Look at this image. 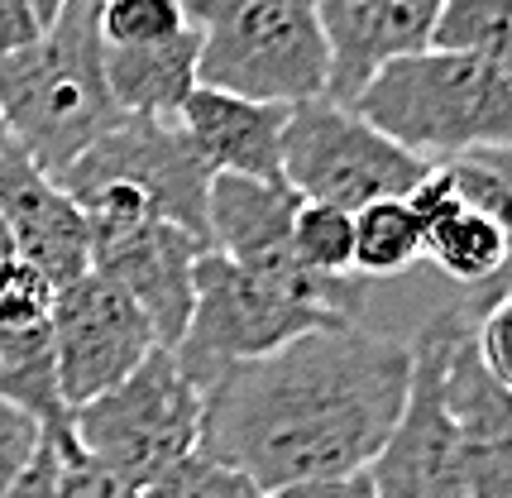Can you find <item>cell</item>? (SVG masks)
Instances as JSON below:
<instances>
[{
    "label": "cell",
    "mask_w": 512,
    "mask_h": 498,
    "mask_svg": "<svg viewBox=\"0 0 512 498\" xmlns=\"http://www.w3.org/2000/svg\"><path fill=\"white\" fill-rule=\"evenodd\" d=\"M412 345L364 321L316 326L201 393L197 451L259 494L364 475L398 422Z\"/></svg>",
    "instance_id": "obj_1"
},
{
    "label": "cell",
    "mask_w": 512,
    "mask_h": 498,
    "mask_svg": "<svg viewBox=\"0 0 512 498\" xmlns=\"http://www.w3.org/2000/svg\"><path fill=\"white\" fill-rule=\"evenodd\" d=\"M0 115L10 139L48 178L72 168L125 120L106 91L96 0H67V10L34 44L0 63Z\"/></svg>",
    "instance_id": "obj_2"
},
{
    "label": "cell",
    "mask_w": 512,
    "mask_h": 498,
    "mask_svg": "<svg viewBox=\"0 0 512 498\" xmlns=\"http://www.w3.org/2000/svg\"><path fill=\"white\" fill-rule=\"evenodd\" d=\"M350 111L431 168L512 149V82L479 58L422 48L379 68Z\"/></svg>",
    "instance_id": "obj_3"
},
{
    "label": "cell",
    "mask_w": 512,
    "mask_h": 498,
    "mask_svg": "<svg viewBox=\"0 0 512 498\" xmlns=\"http://www.w3.org/2000/svg\"><path fill=\"white\" fill-rule=\"evenodd\" d=\"M197 29V87L235 91L268 106L326 96L331 58L316 0H182Z\"/></svg>",
    "instance_id": "obj_4"
},
{
    "label": "cell",
    "mask_w": 512,
    "mask_h": 498,
    "mask_svg": "<svg viewBox=\"0 0 512 498\" xmlns=\"http://www.w3.org/2000/svg\"><path fill=\"white\" fill-rule=\"evenodd\" d=\"M197 436L201 393L168 350H154L130 379L72 412V446L139 494L197 451Z\"/></svg>",
    "instance_id": "obj_5"
},
{
    "label": "cell",
    "mask_w": 512,
    "mask_h": 498,
    "mask_svg": "<svg viewBox=\"0 0 512 498\" xmlns=\"http://www.w3.org/2000/svg\"><path fill=\"white\" fill-rule=\"evenodd\" d=\"M340 317L321 312L312 302L292 297L288 288H273L254 273L235 269L221 254H201L192 273V317L178 345L168 355L187 374V384L206 393L235 364L273 355L278 345L307 336L316 326H335Z\"/></svg>",
    "instance_id": "obj_6"
},
{
    "label": "cell",
    "mask_w": 512,
    "mask_h": 498,
    "mask_svg": "<svg viewBox=\"0 0 512 498\" xmlns=\"http://www.w3.org/2000/svg\"><path fill=\"white\" fill-rule=\"evenodd\" d=\"M469 326H474L469 312L455 302V307H441L417 336L407 340L412 345L407 403H402L388 441L364 470L374 498H469L460 431H455V417H450L446 403L450 350Z\"/></svg>",
    "instance_id": "obj_7"
},
{
    "label": "cell",
    "mask_w": 512,
    "mask_h": 498,
    "mask_svg": "<svg viewBox=\"0 0 512 498\" xmlns=\"http://www.w3.org/2000/svg\"><path fill=\"white\" fill-rule=\"evenodd\" d=\"M426 178V163L402 144L379 135L364 115L340 106L331 96H316L288 111L283 130V182L297 202L340 206L355 216L359 206L383 197H412Z\"/></svg>",
    "instance_id": "obj_8"
},
{
    "label": "cell",
    "mask_w": 512,
    "mask_h": 498,
    "mask_svg": "<svg viewBox=\"0 0 512 498\" xmlns=\"http://www.w3.org/2000/svg\"><path fill=\"white\" fill-rule=\"evenodd\" d=\"M77 206L91 230V273L115 283L149 317L163 350L178 345L192 317V273L206 245L149 216L125 187H96Z\"/></svg>",
    "instance_id": "obj_9"
},
{
    "label": "cell",
    "mask_w": 512,
    "mask_h": 498,
    "mask_svg": "<svg viewBox=\"0 0 512 498\" xmlns=\"http://www.w3.org/2000/svg\"><path fill=\"white\" fill-rule=\"evenodd\" d=\"M297 192L288 182L259 178H211L206 192V245L211 254L230 259L235 269L264 278L273 288H288L292 297L312 302L340 321L364 317V278H316L292 259V216Z\"/></svg>",
    "instance_id": "obj_10"
},
{
    "label": "cell",
    "mask_w": 512,
    "mask_h": 498,
    "mask_svg": "<svg viewBox=\"0 0 512 498\" xmlns=\"http://www.w3.org/2000/svg\"><path fill=\"white\" fill-rule=\"evenodd\" d=\"M72 202H82L96 187H125L139 197V206L168 221V226L197 235L206 245V192H211V168L192 154V144L178 125H158V120H139L125 115L115 130L91 144L82 159L58 173ZM211 249V245H206Z\"/></svg>",
    "instance_id": "obj_11"
},
{
    "label": "cell",
    "mask_w": 512,
    "mask_h": 498,
    "mask_svg": "<svg viewBox=\"0 0 512 498\" xmlns=\"http://www.w3.org/2000/svg\"><path fill=\"white\" fill-rule=\"evenodd\" d=\"M48 336H53V364H58V393L67 412L101 398L106 388L130 379L154 350L149 317L101 273H82L48 302Z\"/></svg>",
    "instance_id": "obj_12"
},
{
    "label": "cell",
    "mask_w": 512,
    "mask_h": 498,
    "mask_svg": "<svg viewBox=\"0 0 512 498\" xmlns=\"http://www.w3.org/2000/svg\"><path fill=\"white\" fill-rule=\"evenodd\" d=\"M0 216L20 245V259L53 293L91 273V230L82 206L20 144L0 149Z\"/></svg>",
    "instance_id": "obj_13"
},
{
    "label": "cell",
    "mask_w": 512,
    "mask_h": 498,
    "mask_svg": "<svg viewBox=\"0 0 512 498\" xmlns=\"http://www.w3.org/2000/svg\"><path fill=\"white\" fill-rule=\"evenodd\" d=\"M441 5L446 0H316L331 58L326 96L350 106L379 68L431 48Z\"/></svg>",
    "instance_id": "obj_14"
},
{
    "label": "cell",
    "mask_w": 512,
    "mask_h": 498,
    "mask_svg": "<svg viewBox=\"0 0 512 498\" xmlns=\"http://www.w3.org/2000/svg\"><path fill=\"white\" fill-rule=\"evenodd\" d=\"M48 302H53V288L29 264L0 293V403L39 422L48 441L72 446V412L58 393Z\"/></svg>",
    "instance_id": "obj_15"
},
{
    "label": "cell",
    "mask_w": 512,
    "mask_h": 498,
    "mask_svg": "<svg viewBox=\"0 0 512 498\" xmlns=\"http://www.w3.org/2000/svg\"><path fill=\"white\" fill-rule=\"evenodd\" d=\"M292 106L249 101L235 91L197 87L178 111V130L187 135L211 178H259L283 182V130Z\"/></svg>",
    "instance_id": "obj_16"
},
{
    "label": "cell",
    "mask_w": 512,
    "mask_h": 498,
    "mask_svg": "<svg viewBox=\"0 0 512 498\" xmlns=\"http://www.w3.org/2000/svg\"><path fill=\"white\" fill-rule=\"evenodd\" d=\"M446 403L460 431L469 498H512V393L489 379L474 350V326L446 364Z\"/></svg>",
    "instance_id": "obj_17"
},
{
    "label": "cell",
    "mask_w": 512,
    "mask_h": 498,
    "mask_svg": "<svg viewBox=\"0 0 512 498\" xmlns=\"http://www.w3.org/2000/svg\"><path fill=\"white\" fill-rule=\"evenodd\" d=\"M197 58L201 39L192 24L178 39H163V44L106 48V91H111L115 111L178 125V111L197 91Z\"/></svg>",
    "instance_id": "obj_18"
},
{
    "label": "cell",
    "mask_w": 512,
    "mask_h": 498,
    "mask_svg": "<svg viewBox=\"0 0 512 498\" xmlns=\"http://www.w3.org/2000/svg\"><path fill=\"white\" fill-rule=\"evenodd\" d=\"M422 264V221L407 197H383L355 211V278H398Z\"/></svg>",
    "instance_id": "obj_19"
},
{
    "label": "cell",
    "mask_w": 512,
    "mask_h": 498,
    "mask_svg": "<svg viewBox=\"0 0 512 498\" xmlns=\"http://www.w3.org/2000/svg\"><path fill=\"white\" fill-rule=\"evenodd\" d=\"M431 48L479 58L512 82V0H446L431 29Z\"/></svg>",
    "instance_id": "obj_20"
},
{
    "label": "cell",
    "mask_w": 512,
    "mask_h": 498,
    "mask_svg": "<svg viewBox=\"0 0 512 498\" xmlns=\"http://www.w3.org/2000/svg\"><path fill=\"white\" fill-rule=\"evenodd\" d=\"M292 259L316 278H355V216L340 206L302 202L292 216Z\"/></svg>",
    "instance_id": "obj_21"
},
{
    "label": "cell",
    "mask_w": 512,
    "mask_h": 498,
    "mask_svg": "<svg viewBox=\"0 0 512 498\" xmlns=\"http://www.w3.org/2000/svg\"><path fill=\"white\" fill-rule=\"evenodd\" d=\"M96 29L106 48L163 44L187 29V5L182 0H96Z\"/></svg>",
    "instance_id": "obj_22"
},
{
    "label": "cell",
    "mask_w": 512,
    "mask_h": 498,
    "mask_svg": "<svg viewBox=\"0 0 512 498\" xmlns=\"http://www.w3.org/2000/svg\"><path fill=\"white\" fill-rule=\"evenodd\" d=\"M144 498H268L259 494L245 475H235L230 465H216L211 455L192 451L187 460H178L163 479H154Z\"/></svg>",
    "instance_id": "obj_23"
},
{
    "label": "cell",
    "mask_w": 512,
    "mask_h": 498,
    "mask_svg": "<svg viewBox=\"0 0 512 498\" xmlns=\"http://www.w3.org/2000/svg\"><path fill=\"white\" fill-rule=\"evenodd\" d=\"M460 307H465V302H460ZM469 321H474V350H479V364L489 369L493 384L512 393V293L493 297V302H484V307H474Z\"/></svg>",
    "instance_id": "obj_24"
},
{
    "label": "cell",
    "mask_w": 512,
    "mask_h": 498,
    "mask_svg": "<svg viewBox=\"0 0 512 498\" xmlns=\"http://www.w3.org/2000/svg\"><path fill=\"white\" fill-rule=\"evenodd\" d=\"M58 451H63V498H144L134 484L111 475L106 465H96L77 446H58Z\"/></svg>",
    "instance_id": "obj_25"
},
{
    "label": "cell",
    "mask_w": 512,
    "mask_h": 498,
    "mask_svg": "<svg viewBox=\"0 0 512 498\" xmlns=\"http://www.w3.org/2000/svg\"><path fill=\"white\" fill-rule=\"evenodd\" d=\"M5 498H63V451L58 441H39V451L20 465V475L10 479Z\"/></svg>",
    "instance_id": "obj_26"
},
{
    "label": "cell",
    "mask_w": 512,
    "mask_h": 498,
    "mask_svg": "<svg viewBox=\"0 0 512 498\" xmlns=\"http://www.w3.org/2000/svg\"><path fill=\"white\" fill-rule=\"evenodd\" d=\"M39 441H44L39 422H29L24 412H15L10 403H0V498L10 489V479L20 475L24 460L39 451Z\"/></svg>",
    "instance_id": "obj_27"
},
{
    "label": "cell",
    "mask_w": 512,
    "mask_h": 498,
    "mask_svg": "<svg viewBox=\"0 0 512 498\" xmlns=\"http://www.w3.org/2000/svg\"><path fill=\"white\" fill-rule=\"evenodd\" d=\"M39 34H44V29L24 10V0H0V63L15 58L20 48H29Z\"/></svg>",
    "instance_id": "obj_28"
},
{
    "label": "cell",
    "mask_w": 512,
    "mask_h": 498,
    "mask_svg": "<svg viewBox=\"0 0 512 498\" xmlns=\"http://www.w3.org/2000/svg\"><path fill=\"white\" fill-rule=\"evenodd\" d=\"M268 498H374L369 479L364 475H345V479H312V484H292V489H278Z\"/></svg>",
    "instance_id": "obj_29"
},
{
    "label": "cell",
    "mask_w": 512,
    "mask_h": 498,
    "mask_svg": "<svg viewBox=\"0 0 512 498\" xmlns=\"http://www.w3.org/2000/svg\"><path fill=\"white\" fill-rule=\"evenodd\" d=\"M24 269L20 259V245H15V235H10V226H5V216H0V293L10 288V278Z\"/></svg>",
    "instance_id": "obj_30"
},
{
    "label": "cell",
    "mask_w": 512,
    "mask_h": 498,
    "mask_svg": "<svg viewBox=\"0 0 512 498\" xmlns=\"http://www.w3.org/2000/svg\"><path fill=\"white\" fill-rule=\"evenodd\" d=\"M24 10L34 15V24H39V29H48V24L67 10V0H24Z\"/></svg>",
    "instance_id": "obj_31"
},
{
    "label": "cell",
    "mask_w": 512,
    "mask_h": 498,
    "mask_svg": "<svg viewBox=\"0 0 512 498\" xmlns=\"http://www.w3.org/2000/svg\"><path fill=\"white\" fill-rule=\"evenodd\" d=\"M15 139H10V130H5V115H0V149H10Z\"/></svg>",
    "instance_id": "obj_32"
}]
</instances>
